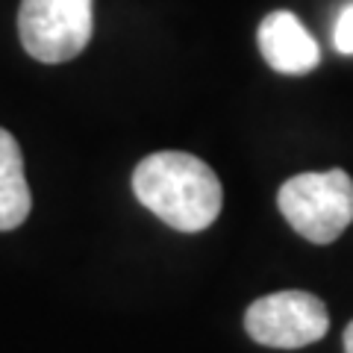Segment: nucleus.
I'll return each mask as SVG.
<instances>
[{"label": "nucleus", "instance_id": "39448f33", "mask_svg": "<svg viewBox=\"0 0 353 353\" xmlns=\"http://www.w3.org/2000/svg\"><path fill=\"white\" fill-rule=\"evenodd\" d=\"M259 50L280 74H309L321 62V48L294 12H271L259 24Z\"/></svg>", "mask_w": 353, "mask_h": 353}, {"label": "nucleus", "instance_id": "7ed1b4c3", "mask_svg": "<svg viewBox=\"0 0 353 353\" xmlns=\"http://www.w3.org/2000/svg\"><path fill=\"white\" fill-rule=\"evenodd\" d=\"M94 32V0H21L18 36L32 59L57 65L80 57Z\"/></svg>", "mask_w": 353, "mask_h": 353}, {"label": "nucleus", "instance_id": "423d86ee", "mask_svg": "<svg viewBox=\"0 0 353 353\" xmlns=\"http://www.w3.org/2000/svg\"><path fill=\"white\" fill-rule=\"evenodd\" d=\"M32 206L24 176V157L12 132L0 127V230H15L27 221Z\"/></svg>", "mask_w": 353, "mask_h": 353}, {"label": "nucleus", "instance_id": "f03ea898", "mask_svg": "<svg viewBox=\"0 0 353 353\" xmlns=\"http://www.w3.org/2000/svg\"><path fill=\"white\" fill-rule=\"evenodd\" d=\"M277 206L312 245H330L353 221V180L341 168L297 174L283 183Z\"/></svg>", "mask_w": 353, "mask_h": 353}, {"label": "nucleus", "instance_id": "f257e3e1", "mask_svg": "<svg viewBox=\"0 0 353 353\" xmlns=\"http://www.w3.org/2000/svg\"><path fill=\"white\" fill-rule=\"evenodd\" d=\"M139 203L180 233H201L221 212L224 192L203 159L183 150H159L132 171Z\"/></svg>", "mask_w": 353, "mask_h": 353}, {"label": "nucleus", "instance_id": "20e7f679", "mask_svg": "<svg viewBox=\"0 0 353 353\" xmlns=\"http://www.w3.org/2000/svg\"><path fill=\"white\" fill-rule=\"evenodd\" d=\"M245 330L265 347L294 350L324 339L330 330V315L321 297L309 292H277L248 306Z\"/></svg>", "mask_w": 353, "mask_h": 353}, {"label": "nucleus", "instance_id": "0eeeda50", "mask_svg": "<svg viewBox=\"0 0 353 353\" xmlns=\"http://www.w3.org/2000/svg\"><path fill=\"white\" fill-rule=\"evenodd\" d=\"M333 44H336L339 53H345V57H353V3H347V6L339 12L336 30H333Z\"/></svg>", "mask_w": 353, "mask_h": 353}, {"label": "nucleus", "instance_id": "6e6552de", "mask_svg": "<svg viewBox=\"0 0 353 353\" xmlns=\"http://www.w3.org/2000/svg\"><path fill=\"white\" fill-rule=\"evenodd\" d=\"M345 353H353V321L345 330Z\"/></svg>", "mask_w": 353, "mask_h": 353}]
</instances>
